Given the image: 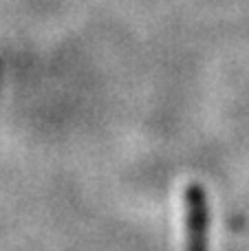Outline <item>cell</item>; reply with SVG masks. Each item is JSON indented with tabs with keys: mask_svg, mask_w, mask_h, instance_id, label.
<instances>
[{
	"mask_svg": "<svg viewBox=\"0 0 249 251\" xmlns=\"http://www.w3.org/2000/svg\"><path fill=\"white\" fill-rule=\"evenodd\" d=\"M185 227H188V249L207 251V203L199 185L185 190Z\"/></svg>",
	"mask_w": 249,
	"mask_h": 251,
	"instance_id": "obj_1",
	"label": "cell"
}]
</instances>
